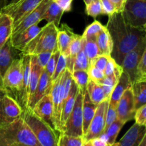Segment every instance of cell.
Segmentation results:
<instances>
[{
	"instance_id": "7",
	"label": "cell",
	"mask_w": 146,
	"mask_h": 146,
	"mask_svg": "<svg viewBox=\"0 0 146 146\" xmlns=\"http://www.w3.org/2000/svg\"><path fill=\"white\" fill-rule=\"evenodd\" d=\"M83 98L84 94L78 89L75 99L74 108L68 115L65 124L62 128V132L69 136L84 137L83 133Z\"/></svg>"
},
{
	"instance_id": "54",
	"label": "cell",
	"mask_w": 146,
	"mask_h": 146,
	"mask_svg": "<svg viewBox=\"0 0 146 146\" xmlns=\"http://www.w3.org/2000/svg\"><path fill=\"white\" fill-rule=\"evenodd\" d=\"M7 4V0H0V13H1V9L3 7H5Z\"/></svg>"
},
{
	"instance_id": "16",
	"label": "cell",
	"mask_w": 146,
	"mask_h": 146,
	"mask_svg": "<svg viewBox=\"0 0 146 146\" xmlns=\"http://www.w3.org/2000/svg\"><path fill=\"white\" fill-rule=\"evenodd\" d=\"M23 79L22 87L17 101L23 110L27 107L29 101V85L30 71H31V56L22 54Z\"/></svg>"
},
{
	"instance_id": "14",
	"label": "cell",
	"mask_w": 146,
	"mask_h": 146,
	"mask_svg": "<svg viewBox=\"0 0 146 146\" xmlns=\"http://www.w3.org/2000/svg\"><path fill=\"white\" fill-rule=\"evenodd\" d=\"M1 111L5 123L7 124L21 117L23 108L14 98L7 94L1 99Z\"/></svg>"
},
{
	"instance_id": "12",
	"label": "cell",
	"mask_w": 146,
	"mask_h": 146,
	"mask_svg": "<svg viewBox=\"0 0 146 146\" xmlns=\"http://www.w3.org/2000/svg\"><path fill=\"white\" fill-rule=\"evenodd\" d=\"M146 50V40L140 43L135 48L128 53L123 58L121 67L123 71L129 76L132 84L135 82V69L137 65L142 57L143 54Z\"/></svg>"
},
{
	"instance_id": "26",
	"label": "cell",
	"mask_w": 146,
	"mask_h": 146,
	"mask_svg": "<svg viewBox=\"0 0 146 146\" xmlns=\"http://www.w3.org/2000/svg\"><path fill=\"white\" fill-rule=\"evenodd\" d=\"M44 68H41L37 62L36 55L31 56V71H30L29 85V99L34 94L39 81L40 76Z\"/></svg>"
},
{
	"instance_id": "52",
	"label": "cell",
	"mask_w": 146,
	"mask_h": 146,
	"mask_svg": "<svg viewBox=\"0 0 146 146\" xmlns=\"http://www.w3.org/2000/svg\"><path fill=\"white\" fill-rule=\"evenodd\" d=\"M7 91L4 89L3 87L0 86V125H5V121H4V118L2 116V114H1V99L3 98V97L5 95H7Z\"/></svg>"
},
{
	"instance_id": "58",
	"label": "cell",
	"mask_w": 146,
	"mask_h": 146,
	"mask_svg": "<svg viewBox=\"0 0 146 146\" xmlns=\"http://www.w3.org/2000/svg\"><path fill=\"white\" fill-rule=\"evenodd\" d=\"M16 0H12V1H11V2H13V1H15Z\"/></svg>"
},
{
	"instance_id": "56",
	"label": "cell",
	"mask_w": 146,
	"mask_h": 146,
	"mask_svg": "<svg viewBox=\"0 0 146 146\" xmlns=\"http://www.w3.org/2000/svg\"><path fill=\"white\" fill-rule=\"evenodd\" d=\"M95 1V0H84V3H85L86 5L90 4V3L92 2V1Z\"/></svg>"
},
{
	"instance_id": "32",
	"label": "cell",
	"mask_w": 146,
	"mask_h": 146,
	"mask_svg": "<svg viewBox=\"0 0 146 146\" xmlns=\"http://www.w3.org/2000/svg\"><path fill=\"white\" fill-rule=\"evenodd\" d=\"M135 110L146 104V82H135L131 86Z\"/></svg>"
},
{
	"instance_id": "17",
	"label": "cell",
	"mask_w": 146,
	"mask_h": 146,
	"mask_svg": "<svg viewBox=\"0 0 146 146\" xmlns=\"http://www.w3.org/2000/svg\"><path fill=\"white\" fill-rule=\"evenodd\" d=\"M145 135V126L134 123L118 143L111 146H138Z\"/></svg>"
},
{
	"instance_id": "24",
	"label": "cell",
	"mask_w": 146,
	"mask_h": 146,
	"mask_svg": "<svg viewBox=\"0 0 146 146\" xmlns=\"http://www.w3.org/2000/svg\"><path fill=\"white\" fill-rule=\"evenodd\" d=\"M78 91V87H77L76 84L74 83V80H73L72 83H71V88H70V91H69V94H68V97H67L65 102H64V105H63L62 111H61V130H62L63 127H64V124H65L68 115H70L73 108H74L76 97ZM61 132H62V131H61Z\"/></svg>"
},
{
	"instance_id": "28",
	"label": "cell",
	"mask_w": 146,
	"mask_h": 146,
	"mask_svg": "<svg viewBox=\"0 0 146 146\" xmlns=\"http://www.w3.org/2000/svg\"><path fill=\"white\" fill-rule=\"evenodd\" d=\"M96 44L101 54L111 56L113 44L111 35L106 27H104L102 31L97 35Z\"/></svg>"
},
{
	"instance_id": "20",
	"label": "cell",
	"mask_w": 146,
	"mask_h": 146,
	"mask_svg": "<svg viewBox=\"0 0 146 146\" xmlns=\"http://www.w3.org/2000/svg\"><path fill=\"white\" fill-rule=\"evenodd\" d=\"M75 33L67 24H63L57 34V47L60 54L69 57V48Z\"/></svg>"
},
{
	"instance_id": "50",
	"label": "cell",
	"mask_w": 146,
	"mask_h": 146,
	"mask_svg": "<svg viewBox=\"0 0 146 146\" xmlns=\"http://www.w3.org/2000/svg\"><path fill=\"white\" fill-rule=\"evenodd\" d=\"M115 9V13H121L125 7L126 0H110Z\"/></svg>"
},
{
	"instance_id": "21",
	"label": "cell",
	"mask_w": 146,
	"mask_h": 146,
	"mask_svg": "<svg viewBox=\"0 0 146 146\" xmlns=\"http://www.w3.org/2000/svg\"><path fill=\"white\" fill-rule=\"evenodd\" d=\"M131 86H132V83L130 80L129 76L126 73L123 71L122 74L118 79V83L115 86L111 94L109 99V105L117 108L118 101L123 94L124 91L128 88H131Z\"/></svg>"
},
{
	"instance_id": "53",
	"label": "cell",
	"mask_w": 146,
	"mask_h": 146,
	"mask_svg": "<svg viewBox=\"0 0 146 146\" xmlns=\"http://www.w3.org/2000/svg\"><path fill=\"white\" fill-rule=\"evenodd\" d=\"M0 146H9L4 135H2L1 132H0Z\"/></svg>"
},
{
	"instance_id": "40",
	"label": "cell",
	"mask_w": 146,
	"mask_h": 146,
	"mask_svg": "<svg viewBox=\"0 0 146 146\" xmlns=\"http://www.w3.org/2000/svg\"><path fill=\"white\" fill-rule=\"evenodd\" d=\"M86 12L90 17L96 18L101 14H104L102 5L100 0H95L86 5Z\"/></svg>"
},
{
	"instance_id": "29",
	"label": "cell",
	"mask_w": 146,
	"mask_h": 146,
	"mask_svg": "<svg viewBox=\"0 0 146 146\" xmlns=\"http://www.w3.org/2000/svg\"><path fill=\"white\" fill-rule=\"evenodd\" d=\"M125 124L123 122L116 118L109 126L106 128L104 133L100 136V138L106 141L108 145H113L114 143H115L118 135Z\"/></svg>"
},
{
	"instance_id": "1",
	"label": "cell",
	"mask_w": 146,
	"mask_h": 146,
	"mask_svg": "<svg viewBox=\"0 0 146 146\" xmlns=\"http://www.w3.org/2000/svg\"><path fill=\"white\" fill-rule=\"evenodd\" d=\"M106 27L111 35L113 44L111 56L120 66L129 51L146 40L145 29L133 27L128 24L121 13H114L108 16Z\"/></svg>"
},
{
	"instance_id": "57",
	"label": "cell",
	"mask_w": 146,
	"mask_h": 146,
	"mask_svg": "<svg viewBox=\"0 0 146 146\" xmlns=\"http://www.w3.org/2000/svg\"><path fill=\"white\" fill-rule=\"evenodd\" d=\"M82 146H91V143H90L89 141H88V142L84 143V145H83Z\"/></svg>"
},
{
	"instance_id": "25",
	"label": "cell",
	"mask_w": 146,
	"mask_h": 146,
	"mask_svg": "<svg viewBox=\"0 0 146 146\" xmlns=\"http://www.w3.org/2000/svg\"><path fill=\"white\" fill-rule=\"evenodd\" d=\"M13 30V19L10 16L0 13V49L11 36Z\"/></svg>"
},
{
	"instance_id": "44",
	"label": "cell",
	"mask_w": 146,
	"mask_h": 146,
	"mask_svg": "<svg viewBox=\"0 0 146 146\" xmlns=\"http://www.w3.org/2000/svg\"><path fill=\"white\" fill-rule=\"evenodd\" d=\"M134 119L135 121V123L146 126V105L142 106L135 110Z\"/></svg>"
},
{
	"instance_id": "47",
	"label": "cell",
	"mask_w": 146,
	"mask_h": 146,
	"mask_svg": "<svg viewBox=\"0 0 146 146\" xmlns=\"http://www.w3.org/2000/svg\"><path fill=\"white\" fill-rule=\"evenodd\" d=\"M100 1L101 2V5H102L104 14L111 16L115 13V7L110 0H100Z\"/></svg>"
},
{
	"instance_id": "19",
	"label": "cell",
	"mask_w": 146,
	"mask_h": 146,
	"mask_svg": "<svg viewBox=\"0 0 146 146\" xmlns=\"http://www.w3.org/2000/svg\"><path fill=\"white\" fill-rule=\"evenodd\" d=\"M32 111L36 115L53 127V104L51 94L42 97L36 104Z\"/></svg>"
},
{
	"instance_id": "45",
	"label": "cell",
	"mask_w": 146,
	"mask_h": 146,
	"mask_svg": "<svg viewBox=\"0 0 146 146\" xmlns=\"http://www.w3.org/2000/svg\"><path fill=\"white\" fill-rule=\"evenodd\" d=\"M88 74L90 79L93 80L97 83L105 77L104 71L98 69V68H95V67H89L88 70Z\"/></svg>"
},
{
	"instance_id": "43",
	"label": "cell",
	"mask_w": 146,
	"mask_h": 146,
	"mask_svg": "<svg viewBox=\"0 0 146 146\" xmlns=\"http://www.w3.org/2000/svg\"><path fill=\"white\" fill-rule=\"evenodd\" d=\"M60 55V51L58 50L56 51L55 52L52 53L51 57L48 59V62H47L46 65L44 70L47 72V74L49 76H52L53 73H54V69H55L56 65V63L58 61V57Z\"/></svg>"
},
{
	"instance_id": "35",
	"label": "cell",
	"mask_w": 146,
	"mask_h": 146,
	"mask_svg": "<svg viewBox=\"0 0 146 146\" xmlns=\"http://www.w3.org/2000/svg\"><path fill=\"white\" fill-rule=\"evenodd\" d=\"M123 71L121 66L117 64L115 60L112 57L110 56L104 71L105 76H115L117 79H119Z\"/></svg>"
},
{
	"instance_id": "6",
	"label": "cell",
	"mask_w": 146,
	"mask_h": 146,
	"mask_svg": "<svg viewBox=\"0 0 146 146\" xmlns=\"http://www.w3.org/2000/svg\"><path fill=\"white\" fill-rule=\"evenodd\" d=\"M23 62L22 58H15L7 68L3 78V88L7 91V95L18 98L22 87Z\"/></svg>"
},
{
	"instance_id": "38",
	"label": "cell",
	"mask_w": 146,
	"mask_h": 146,
	"mask_svg": "<svg viewBox=\"0 0 146 146\" xmlns=\"http://www.w3.org/2000/svg\"><path fill=\"white\" fill-rule=\"evenodd\" d=\"M135 82H146V50L143 52L141 60L137 65Z\"/></svg>"
},
{
	"instance_id": "48",
	"label": "cell",
	"mask_w": 146,
	"mask_h": 146,
	"mask_svg": "<svg viewBox=\"0 0 146 146\" xmlns=\"http://www.w3.org/2000/svg\"><path fill=\"white\" fill-rule=\"evenodd\" d=\"M51 54H52L51 52H41L36 55L37 58V62H38V64H39V66L41 68H45L48 59L51 57Z\"/></svg>"
},
{
	"instance_id": "3",
	"label": "cell",
	"mask_w": 146,
	"mask_h": 146,
	"mask_svg": "<svg viewBox=\"0 0 146 146\" xmlns=\"http://www.w3.org/2000/svg\"><path fill=\"white\" fill-rule=\"evenodd\" d=\"M58 27L53 23H47L38 34L21 51L22 54L37 55L41 52L54 53L58 50Z\"/></svg>"
},
{
	"instance_id": "36",
	"label": "cell",
	"mask_w": 146,
	"mask_h": 146,
	"mask_svg": "<svg viewBox=\"0 0 146 146\" xmlns=\"http://www.w3.org/2000/svg\"><path fill=\"white\" fill-rule=\"evenodd\" d=\"M82 137H75L60 133L58 138V146H82L84 145Z\"/></svg>"
},
{
	"instance_id": "51",
	"label": "cell",
	"mask_w": 146,
	"mask_h": 146,
	"mask_svg": "<svg viewBox=\"0 0 146 146\" xmlns=\"http://www.w3.org/2000/svg\"><path fill=\"white\" fill-rule=\"evenodd\" d=\"M89 142L91 146H109V145H108L106 141H104L100 137L93 138V139L90 140Z\"/></svg>"
},
{
	"instance_id": "37",
	"label": "cell",
	"mask_w": 146,
	"mask_h": 146,
	"mask_svg": "<svg viewBox=\"0 0 146 146\" xmlns=\"http://www.w3.org/2000/svg\"><path fill=\"white\" fill-rule=\"evenodd\" d=\"M104 27L105 26L101 24L99 21L95 20L92 24H91L86 27L84 34L81 36H82L83 38H86V39H91V38L96 39L97 35L102 31Z\"/></svg>"
},
{
	"instance_id": "13",
	"label": "cell",
	"mask_w": 146,
	"mask_h": 146,
	"mask_svg": "<svg viewBox=\"0 0 146 146\" xmlns=\"http://www.w3.org/2000/svg\"><path fill=\"white\" fill-rule=\"evenodd\" d=\"M135 108L132 88L124 91L117 106V118L126 123L128 121L134 119Z\"/></svg>"
},
{
	"instance_id": "46",
	"label": "cell",
	"mask_w": 146,
	"mask_h": 146,
	"mask_svg": "<svg viewBox=\"0 0 146 146\" xmlns=\"http://www.w3.org/2000/svg\"><path fill=\"white\" fill-rule=\"evenodd\" d=\"M117 118V108L108 104V110H107L106 118V126L105 129L109 126ZM105 131V130H104Z\"/></svg>"
},
{
	"instance_id": "30",
	"label": "cell",
	"mask_w": 146,
	"mask_h": 146,
	"mask_svg": "<svg viewBox=\"0 0 146 146\" xmlns=\"http://www.w3.org/2000/svg\"><path fill=\"white\" fill-rule=\"evenodd\" d=\"M82 47V36L76 34L74 36L70 44L69 57L67 58L66 68L71 73L73 72L74 63L77 54Z\"/></svg>"
},
{
	"instance_id": "27",
	"label": "cell",
	"mask_w": 146,
	"mask_h": 146,
	"mask_svg": "<svg viewBox=\"0 0 146 146\" xmlns=\"http://www.w3.org/2000/svg\"><path fill=\"white\" fill-rule=\"evenodd\" d=\"M64 13V10L52 0L50 5L41 17V21L46 20L48 23H53L56 27L58 28L60 21Z\"/></svg>"
},
{
	"instance_id": "2",
	"label": "cell",
	"mask_w": 146,
	"mask_h": 146,
	"mask_svg": "<svg viewBox=\"0 0 146 146\" xmlns=\"http://www.w3.org/2000/svg\"><path fill=\"white\" fill-rule=\"evenodd\" d=\"M0 132L9 146H41L21 117L9 123L0 125Z\"/></svg>"
},
{
	"instance_id": "49",
	"label": "cell",
	"mask_w": 146,
	"mask_h": 146,
	"mask_svg": "<svg viewBox=\"0 0 146 146\" xmlns=\"http://www.w3.org/2000/svg\"><path fill=\"white\" fill-rule=\"evenodd\" d=\"M55 1L63 10L64 12L70 11L71 10V4L73 0H53Z\"/></svg>"
},
{
	"instance_id": "15",
	"label": "cell",
	"mask_w": 146,
	"mask_h": 146,
	"mask_svg": "<svg viewBox=\"0 0 146 146\" xmlns=\"http://www.w3.org/2000/svg\"><path fill=\"white\" fill-rule=\"evenodd\" d=\"M52 80L51 76L47 74L46 71L43 69L40 76L39 81L36 86L34 94L31 96V98L29 99L27 107L32 109L37 102L41 99L42 97L47 94H51V88H52Z\"/></svg>"
},
{
	"instance_id": "11",
	"label": "cell",
	"mask_w": 146,
	"mask_h": 146,
	"mask_svg": "<svg viewBox=\"0 0 146 146\" xmlns=\"http://www.w3.org/2000/svg\"><path fill=\"white\" fill-rule=\"evenodd\" d=\"M51 1H52V0H43L35 9L30 11L25 17H23L15 25L13 26V30L11 37L17 35L21 31L25 30L26 29L34 25V24L40 23L41 17L45 12L46 10L47 9L48 6L50 5Z\"/></svg>"
},
{
	"instance_id": "31",
	"label": "cell",
	"mask_w": 146,
	"mask_h": 146,
	"mask_svg": "<svg viewBox=\"0 0 146 146\" xmlns=\"http://www.w3.org/2000/svg\"><path fill=\"white\" fill-rule=\"evenodd\" d=\"M86 91L91 101L96 105H98L100 103L106 98L102 86L93 80L89 79L88 81L86 87Z\"/></svg>"
},
{
	"instance_id": "8",
	"label": "cell",
	"mask_w": 146,
	"mask_h": 146,
	"mask_svg": "<svg viewBox=\"0 0 146 146\" xmlns=\"http://www.w3.org/2000/svg\"><path fill=\"white\" fill-rule=\"evenodd\" d=\"M121 14L132 27L146 29V0H126Z\"/></svg>"
},
{
	"instance_id": "22",
	"label": "cell",
	"mask_w": 146,
	"mask_h": 146,
	"mask_svg": "<svg viewBox=\"0 0 146 146\" xmlns=\"http://www.w3.org/2000/svg\"><path fill=\"white\" fill-rule=\"evenodd\" d=\"M96 104H94L90 99L87 91L84 94L83 98V106H82V113H83V133L84 136L87 133L88 128L89 127L90 123L92 121L96 111L97 108Z\"/></svg>"
},
{
	"instance_id": "41",
	"label": "cell",
	"mask_w": 146,
	"mask_h": 146,
	"mask_svg": "<svg viewBox=\"0 0 146 146\" xmlns=\"http://www.w3.org/2000/svg\"><path fill=\"white\" fill-rule=\"evenodd\" d=\"M111 56L100 54L89 62V67H95L104 71Z\"/></svg>"
},
{
	"instance_id": "39",
	"label": "cell",
	"mask_w": 146,
	"mask_h": 146,
	"mask_svg": "<svg viewBox=\"0 0 146 146\" xmlns=\"http://www.w3.org/2000/svg\"><path fill=\"white\" fill-rule=\"evenodd\" d=\"M88 68H89V61L86 54H84L83 47H81L74 61L73 71L75 70H85L88 71Z\"/></svg>"
},
{
	"instance_id": "18",
	"label": "cell",
	"mask_w": 146,
	"mask_h": 146,
	"mask_svg": "<svg viewBox=\"0 0 146 146\" xmlns=\"http://www.w3.org/2000/svg\"><path fill=\"white\" fill-rule=\"evenodd\" d=\"M38 24L39 23L34 24L17 35L11 37L9 39L13 48L17 51H22L23 48L41 31V28L38 27Z\"/></svg>"
},
{
	"instance_id": "9",
	"label": "cell",
	"mask_w": 146,
	"mask_h": 146,
	"mask_svg": "<svg viewBox=\"0 0 146 146\" xmlns=\"http://www.w3.org/2000/svg\"><path fill=\"white\" fill-rule=\"evenodd\" d=\"M109 98H106L105 100L100 103L97 106L94 116L90 123L87 133L83 138L84 142H88L93 138L100 137L104 132L106 126V118L107 110L109 104Z\"/></svg>"
},
{
	"instance_id": "23",
	"label": "cell",
	"mask_w": 146,
	"mask_h": 146,
	"mask_svg": "<svg viewBox=\"0 0 146 146\" xmlns=\"http://www.w3.org/2000/svg\"><path fill=\"white\" fill-rule=\"evenodd\" d=\"M14 48L10 40H8L2 48L0 49V86L3 87V78L7 68L11 64L14 58Z\"/></svg>"
},
{
	"instance_id": "5",
	"label": "cell",
	"mask_w": 146,
	"mask_h": 146,
	"mask_svg": "<svg viewBox=\"0 0 146 146\" xmlns=\"http://www.w3.org/2000/svg\"><path fill=\"white\" fill-rule=\"evenodd\" d=\"M68 70L65 68L61 75L52 83L51 95L53 104V128L61 133V115L65 96V83Z\"/></svg>"
},
{
	"instance_id": "4",
	"label": "cell",
	"mask_w": 146,
	"mask_h": 146,
	"mask_svg": "<svg viewBox=\"0 0 146 146\" xmlns=\"http://www.w3.org/2000/svg\"><path fill=\"white\" fill-rule=\"evenodd\" d=\"M21 118L34 133L41 146H58V137L51 125L36 115L29 107L23 110Z\"/></svg>"
},
{
	"instance_id": "42",
	"label": "cell",
	"mask_w": 146,
	"mask_h": 146,
	"mask_svg": "<svg viewBox=\"0 0 146 146\" xmlns=\"http://www.w3.org/2000/svg\"><path fill=\"white\" fill-rule=\"evenodd\" d=\"M66 56L63 55V54H60L58 61H57L55 69H54V73H53L52 76H51V80H52V81H55V80L61 75V74L64 71V69L66 68Z\"/></svg>"
},
{
	"instance_id": "33",
	"label": "cell",
	"mask_w": 146,
	"mask_h": 146,
	"mask_svg": "<svg viewBox=\"0 0 146 146\" xmlns=\"http://www.w3.org/2000/svg\"><path fill=\"white\" fill-rule=\"evenodd\" d=\"M82 47L84 54H86L89 62L93 58L101 54L97 46L96 39H86L82 37Z\"/></svg>"
},
{
	"instance_id": "34",
	"label": "cell",
	"mask_w": 146,
	"mask_h": 146,
	"mask_svg": "<svg viewBox=\"0 0 146 146\" xmlns=\"http://www.w3.org/2000/svg\"><path fill=\"white\" fill-rule=\"evenodd\" d=\"M71 76L78 89L84 94L86 91L87 84L90 79L88 71L85 70H75L71 73Z\"/></svg>"
},
{
	"instance_id": "10",
	"label": "cell",
	"mask_w": 146,
	"mask_h": 146,
	"mask_svg": "<svg viewBox=\"0 0 146 146\" xmlns=\"http://www.w3.org/2000/svg\"><path fill=\"white\" fill-rule=\"evenodd\" d=\"M43 0H17L3 7L1 13L10 16L13 19V26L27 14L35 9Z\"/></svg>"
},
{
	"instance_id": "55",
	"label": "cell",
	"mask_w": 146,
	"mask_h": 146,
	"mask_svg": "<svg viewBox=\"0 0 146 146\" xmlns=\"http://www.w3.org/2000/svg\"><path fill=\"white\" fill-rule=\"evenodd\" d=\"M138 146H146V135L143 137V138Z\"/></svg>"
}]
</instances>
